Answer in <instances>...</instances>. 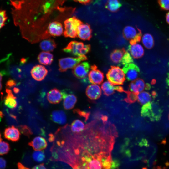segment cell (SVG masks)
<instances>
[{"label":"cell","mask_w":169,"mask_h":169,"mask_svg":"<svg viewBox=\"0 0 169 169\" xmlns=\"http://www.w3.org/2000/svg\"><path fill=\"white\" fill-rule=\"evenodd\" d=\"M90 44H85L82 42L76 41L70 42L63 49V51L75 56L85 55L90 50Z\"/></svg>","instance_id":"cell-1"},{"label":"cell","mask_w":169,"mask_h":169,"mask_svg":"<svg viewBox=\"0 0 169 169\" xmlns=\"http://www.w3.org/2000/svg\"><path fill=\"white\" fill-rule=\"evenodd\" d=\"M83 23L75 16L66 19L64 22V36L65 37L75 38L77 37L78 28Z\"/></svg>","instance_id":"cell-2"},{"label":"cell","mask_w":169,"mask_h":169,"mask_svg":"<svg viewBox=\"0 0 169 169\" xmlns=\"http://www.w3.org/2000/svg\"><path fill=\"white\" fill-rule=\"evenodd\" d=\"M87 59L85 55L77 57H67L59 59L58 60L59 70L60 72H64L68 69L73 68L82 61Z\"/></svg>","instance_id":"cell-3"},{"label":"cell","mask_w":169,"mask_h":169,"mask_svg":"<svg viewBox=\"0 0 169 169\" xmlns=\"http://www.w3.org/2000/svg\"><path fill=\"white\" fill-rule=\"evenodd\" d=\"M106 77L109 81L115 85L122 84L125 79L122 69L116 66H111L107 73Z\"/></svg>","instance_id":"cell-4"},{"label":"cell","mask_w":169,"mask_h":169,"mask_svg":"<svg viewBox=\"0 0 169 169\" xmlns=\"http://www.w3.org/2000/svg\"><path fill=\"white\" fill-rule=\"evenodd\" d=\"M122 34L124 38L129 41L130 44L139 42L142 36L140 29L137 27L135 28L131 26L125 27L123 30Z\"/></svg>","instance_id":"cell-5"},{"label":"cell","mask_w":169,"mask_h":169,"mask_svg":"<svg viewBox=\"0 0 169 169\" xmlns=\"http://www.w3.org/2000/svg\"><path fill=\"white\" fill-rule=\"evenodd\" d=\"M122 70L127 79L131 81L137 79L140 71L138 67L133 63L124 65Z\"/></svg>","instance_id":"cell-6"},{"label":"cell","mask_w":169,"mask_h":169,"mask_svg":"<svg viewBox=\"0 0 169 169\" xmlns=\"http://www.w3.org/2000/svg\"><path fill=\"white\" fill-rule=\"evenodd\" d=\"M90 66L87 62L79 63L72 69V72L74 75L79 79H84L88 74Z\"/></svg>","instance_id":"cell-7"},{"label":"cell","mask_w":169,"mask_h":169,"mask_svg":"<svg viewBox=\"0 0 169 169\" xmlns=\"http://www.w3.org/2000/svg\"><path fill=\"white\" fill-rule=\"evenodd\" d=\"M64 99L63 105L66 110L73 109L77 101V98L75 95L68 90H63L62 91Z\"/></svg>","instance_id":"cell-8"},{"label":"cell","mask_w":169,"mask_h":169,"mask_svg":"<svg viewBox=\"0 0 169 169\" xmlns=\"http://www.w3.org/2000/svg\"><path fill=\"white\" fill-rule=\"evenodd\" d=\"M90 69L88 74V79L90 82L93 84H101L104 79L103 73L98 69L95 65L91 66Z\"/></svg>","instance_id":"cell-9"},{"label":"cell","mask_w":169,"mask_h":169,"mask_svg":"<svg viewBox=\"0 0 169 169\" xmlns=\"http://www.w3.org/2000/svg\"><path fill=\"white\" fill-rule=\"evenodd\" d=\"M48 73L46 68L41 65H37L33 67L30 73L32 78L35 80L40 81L44 80Z\"/></svg>","instance_id":"cell-10"},{"label":"cell","mask_w":169,"mask_h":169,"mask_svg":"<svg viewBox=\"0 0 169 169\" xmlns=\"http://www.w3.org/2000/svg\"><path fill=\"white\" fill-rule=\"evenodd\" d=\"M92 37V30L88 23H83L78 28L77 37L83 40H89Z\"/></svg>","instance_id":"cell-11"},{"label":"cell","mask_w":169,"mask_h":169,"mask_svg":"<svg viewBox=\"0 0 169 169\" xmlns=\"http://www.w3.org/2000/svg\"><path fill=\"white\" fill-rule=\"evenodd\" d=\"M20 135L18 129L13 125L6 128L4 132L5 138L12 142L18 141L20 139Z\"/></svg>","instance_id":"cell-12"},{"label":"cell","mask_w":169,"mask_h":169,"mask_svg":"<svg viewBox=\"0 0 169 169\" xmlns=\"http://www.w3.org/2000/svg\"><path fill=\"white\" fill-rule=\"evenodd\" d=\"M101 88L104 94L107 96L112 95L115 91L120 92L125 91L122 87L114 85L109 81L103 82L101 85Z\"/></svg>","instance_id":"cell-13"},{"label":"cell","mask_w":169,"mask_h":169,"mask_svg":"<svg viewBox=\"0 0 169 169\" xmlns=\"http://www.w3.org/2000/svg\"><path fill=\"white\" fill-rule=\"evenodd\" d=\"M152 109V103L150 102L143 105L141 112V116L148 117L152 121L158 120L160 118L156 115Z\"/></svg>","instance_id":"cell-14"},{"label":"cell","mask_w":169,"mask_h":169,"mask_svg":"<svg viewBox=\"0 0 169 169\" xmlns=\"http://www.w3.org/2000/svg\"><path fill=\"white\" fill-rule=\"evenodd\" d=\"M47 30L50 36H60L64 32L62 23L58 21L50 22L48 25Z\"/></svg>","instance_id":"cell-15"},{"label":"cell","mask_w":169,"mask_h":169,"mask_svg":"<svg viewBox=\"0 0 169 169\" xmlns=\"http://www.w3.org/2000/svg\"><path fill=\"white\" fill-rule=\"evenodd\" d=\"M85 93L89 98L95 100L100 97L101 95V89L100 86L97 84H93L87 87Z\"/></svg>","instance_id":"cell-16"},{"label":"cell","mask_w":169,"mask_h":169,"mask_svg":"<svg viewBox=\"0 0 169 169\" xmlns=\"http://www.w3.org/2000/svg\"><path fill=\"white\" fill-rule=\"evenodd\" d=\"M62 98V92L56 88L51 89L47 94L48 100L51 104L59 103L61 101Z\"/></svg>","instance_id":"cell-17"},{"label":"cell","mask_w":169,"mask_h":169,"mask_svg":"<svg viewBox=\"0 0 169 169\" xmlns=\"http://www.w3.org/2000/svg\"><path fill=\"white\" fill-rule=\"evenodd\" d=\"M28 144L35 151L42 150L45 149L47 146L46 140L41 136L35 137L28 143Z\"/></svg>","instance_id":"cell-18"},{"label":"cell","mask_w":169,"mask_h":169,"mask_svg":"<svg viewBox=\"0 0 169 169\" xmlns=\"http://www.w3.org/2000/svg\"><path fill=\"white\" fill-rule=\"evenodd\" d=\"M146 84L142 79H138L132 81L129 85L131 91L137 94L146 90Z\"/></svg>","instance_id":"cell-19"},{"label":"cell","mask_w":169,"mask_h":169,"mask_svg":"<svg viewBox=\"0 0 169 169\" xmlns=\"http://www.w3.org/2000/svg\"><path fill=\"white\" fill-rule=\"evenodd\" d=\"M128 49L130 54L134 58H140L144 54L143 47L138 43L130 44L128 47Z\"/></svg>","instance_id":"cell-20"},{"label":"cell","mask_w":169,"mask_h":169,"mask_svg":"<svg viewBox=\"0 0 169 169\" xmlns=\"http://www.w3.org/2000/svg\"><path fill=\"white\" fill-rule=\"evenodd\" d=\"M6 92L7 95L4 99V103L5 106L11 109H14L17 105L16 98L13 94L11 90L6 89Z\"/></svg>","instance_id":"cell-21"},{"label":"cell","mask_w":169,"mask_h":169,"mask_svg":"<svg viewBox=\"0 0 169 169\" xmlns=\"http://www.w3.org/2000/svg\"><path fill=\"white\" fill-rule=\"evenodd\" d=\"M51 118L53 121L59 124H64L66 122V114L61 110H56L53 111L51 114Z\"/></svg>","instance_id":"cell-22"},{"label":"cell","mask_w":169,"mask_h":169,"mask_svg":"<svg viewBox=\"0 0 169 169\" xmlns=\"http://www.w3.org/2000/svg\"><path fill=\"white\" fill-rule=\"evenodd\" d=\"M57 44L55 40L52 38H49L41 42L39 47L41 50L47 52H52L56 48Z\"/></svg>","instance_id":"cell-23"},{"label":"cell","mask_w":169,"mask_h":169,"mask_svg":"<svg viewBox=\"0 0 169 169\" xmlns=\"http://www.w3.org/2000/svg\"><path fill=\"white\" fill-rule=\"evenodd\" d=\"M38 60L41 64L45 65H50L53 60V55L48 52H42L38 56Z\"/></svg>","instance_id":"cell-24"},{"label":"cell","mask_w":169,"mask_h":169,"mask_svg":"<svg viewBox=\"0 0 169 169\" xmlns=\"http://www.w3.org/2000/svg\"><path fill=\"white\" fill-rule=\"evenodd\" d=\"M125 51L124 48L117 49L114 50L110 55L111 60L115 64L120 63Z\"/></svg>","instance_id":"cell-25"},{"label":"cell","mask_w":169,"mask_h":169,"mask_svg":"<svg viewBox=\"0 0 169 169\" xmlns=\"http://www.w3.org/2000/svg\"><path fill=\"white\" fill-rule=\"evenodd\" d=\"M121 6L118 0H108L105 7L110 11L115 12L117 11Z\"/></svg>","instance_id":"cell-26"},{"label":"cell","mask_w":169,"mask_h":169,"mask_svg":"<svg viewBox=\"0 0 169 169\" xmlns=\"http://www.w3.org/2000/svg\"><path fill=\"white\" fill-rule=\"evenodd\" d=\"M142 42L144 46L147 49H151L154 46V42L152 36L150 34H145L142 38Z\"/></svg>","instance_id":"cell-27"},{"label":"cell","mask_w":169,"mask_h":169,"mask_svg":"<svg viewBox=\"0 0 169 169\" xmlns=\"http://www.w3.org/2000/svg\"><path fill=\"white\" fill-rule=\"evenodd\" d=\"M138 101L141 105H144L151 100V96L150 93L146 91H142L137 95Z\"/></svg>","instance_id":"cell-28"},{"label":"cell","mask_w":169,"mask_h":169,"mask_svg":"<svg viewBox=\"0 0 169 169\" xmlns=\"http://www.w3.org/2000/svg\"><path fill=\"white\" fill-rule=\"evenodd\" d=\"M85 125L81 120L76 119L74 120L71 124V130L74 133H79L84 130Z\"/></svg>","instance_id":"cell-29"},{"label":"cell","mask_w":169,"mask_h":169,"mask_svg":"<svg viewBox=\"0 0 169 169\" xmlns=\"http://www.w3.org/2000/svg\"><path fill=\"white\" fill-rule=\"evenodd\" d=\"M33 158L36 162H40L44 161L45 156L44 152L40 151H36L33 154Z\"/></svg>","instance_id":"cell-30"},{"label":"cell","mask_w":169,"mask_h":169,"mask_svg":"<svg viewBox=\"0 0 169 169\" xmlns=\"http://www.w3.org/2000/svg\"><path fill=\"white\" fill-rule=\"evenodd\" d=\"M10 149V146L8 143L4 141H0V155L7 154Z\"/></svg>","instance_id":"cell-31"},{"label":"cell","mask_w":169,"mask_h":169,"mask_svg":"<svg viewBox=\"0 0 169 169\" xmlns=\"http://www.w3.org/2000/svg\"><path fill=\"white\" fill-rule=\"evenodd\" d=\"M127 94V97L124 100L129 103H132L136 101L137 99V94L131 91H125Z\"/></svg>","instance_id":"cell-32"},{"label":"cell","mask_w":169,"mask_h":169,"mask_svg":"<svg viewBox=\"0 0 169 169\" xmlns=\"http://www.w3.org/2000/svg\"><path fill=\"white\" fill-rule=\"evenodd\" d=\"M133 61L132 56L129 52L126 51L123 56L120 63L124 65L133 63Z\"/></svg>","instance_id":"cell-33"},{"label":"cell","mask_w":169,"mask_h":169,"mask_svg":"<svg viewBox=\"0 0 169 169\" xmlns=\"http://www.w3.org/2000/svg\"><path fill=\"white\" fill-rule=\"evenodd\" d=\"M7 19L6 12L4 10H0V30L5 25Z\"/></svg>","instance_id":"cell-34"},{"label":"cell","mask_w":169,"mask_h":169,"mask_svg":"<svg viewBox=\"0 0 169 169\" xmlns=\"http://www.w3.org/2000/svg\"><path fill=\"white\" fill-rule=\"evenodd\" d=\"M158 2L161 9L169 10V0H158Z\"/></svg>","instance_id":"cell-35"},{"label":"cell","mask_w":169,"mask_h":169,"mask_svg":"<svg viewBox=\"0 0 169 169\" xmlns=\"http://www.w3.org/2000/svg\"><path fill=\"white\" fill-rule=\"evenodd\" d=\"M19 128L21 132L26 136H29L32 134L30 129L25 125L21 126Z\"/></svg>","instance_id":"cell-36"},{"label":"cell","mask_w":169,"mask_h":169,"mask_svg":"<svg viewBox=\"0 0 169 169\" xmlns=\"http://www.w3.org/2000/svg\"><path fill=\"white\" fill-rule=\"evenodd\" d=\"M75 112L77 113L81 116L84 117L86 119H87L89 116V114L84 111H80L79 110L77 109L74 110Z\"/></svg>","instance_id":"cell-37"},{"label":"cell","mask_w":169,"mask_h":169,"mask_svg":"<svg viewBox=\"0 0 169 169\" xmlns=\"http://www.w3.org/2000/svg\"><path fill=\"white\" fill-rule=\"evenodd\" d=\"M16 83L15 81L13 79H10L8 80L6 83V86L8 88H10L16 85Z\"/></svg>","instance_id":"cell-38"},{"label":"cell","mask_w":169,"mask_h":169,"mask_svg":"<svg viewBox=\"0 0 169 169\" xmlns=\"http://www.w3.org/2000/svg\"><path fill=\"white\" fill-rule=\"evenodd\" d=\"M120 163L118 160H114L112 161L110 168L114 169L117 168L120 166Z\"/></svg>","instance_id":"cell-39"},{"label":"cell","mask_w":169,"mask_h":169,"mask_svg":"<svg viewBox=\"0 0 169 169\" xmlns=\"http://www.w3.org/2000/svg\"><path fill=\"white\" fill-rule=\"evenodd\" d=\"M6 166V160L3 158L0 157V169L5 168Z\"/></svg>","instance_id":"cell-40"},{"label":"cell","mask_w":169,"mask_h":169,"mask_svg":"<svg viewBox=\"0 0 169 169\" xmlns=\"http://www.w3.org/2000/svg\"><path fill=\"white\" fill-rule=\"evenodd\" d=\"M74 1L79 2L81 4L87 5L90 3L92 0H73Z\"/></svg>","instance_id":"cell-41"},{"label":"cell","mask_w":169,"mask_h":169,"mask_svg":"<svg viewBox=\"0 0 169 169\" xmlns=\"http://www.w3.org/2000/svg\"><path fill=\"white\" fill-rule=\"evenodd\" d=\"M33 168L35 169H46V168L44 166V164H41L34 166Z\"/></svg>","instance_id":"cell-42"},{"label":"cell","mask_w":169,"mask_h":169,"mask_svg":"<svg viewBox=\"0 0 169 169\" xmlns=\"http://www.w3.org/2000/svg\"><path fill=\"white\" fill-rule=\"evenodd\" d=\"M18 166L19 169H26L28 168L27 167H25L21 163H18L17 164Z\"/></svg>","instance_id":"cell-43"},{"label":"cell","mask_w":169,"mask_h":169,"mask_svg":"<svg viewBox=\"0 0 169 169\" xmlns=\"http://www.w3.org/2000/svg\"><path fill=\"white\" fill-rule=\"evenodd\" d=\"M3 74L1 72H0V91L2 89V84L1 81L2 79Z\"/></svg>","instance_id":"cell-44"},{"label":"cell","mask_w":169,"mask_h":169,"mask_svg":"<svg viewBox=\"0 0 169 169\" xmlns=\"http://www.w3.org/2000/svg\"><path fill=\"white\" fill-rule=\"evenodd\" d=\"M166 22L169 24V12L166 14Z\"/></svg>","instance_id":"cell-45"},{"label":"cell","mask_w":169,"mask_h":169,"mask_svg":"<svg viewBox=\"0 0 169 169\" xmlns=\"http://www.w3.org/2000/svg\"><path fill=\"white\" fill-rule=\"evenodd\" d=\"M19 89L16 87H14L13 88V91L15 93H18L19 91Z\"/></svg>","instance_id":"cell-46"},{"label":"cell","mask_w":169,"mask_h":169,"mask_svg":"<svg viewBox=\"0 0 169 169\" xmlns=\"http://www.w3.org/2000/svg\"><path fill=\"white\" fill-rule=\"evenodd\" d=\"M151 88L150 84L149 83H146V90H148Z\"/></svg>","instance_id":"cell-47"},{"label":"cell","mask_w":169,"mask_h":169,"mask_svg":"<svg viewBox=\"0 0 169 169\" xmlns=\"http://www.w3.org/2000/svg\"><path fill=\"white\" fill-rule=\"evenodd\" d=\"M151 95L152 97L155 98L157 95V93L155 91H153L152 92Z\"/></svg>","instance_id":"cell-48"},{"label":"cell","mask_w":169,"mask_h":169,"mask_svg":"<svg viewBox=\"0 0 169 169\" xmlns=\"http://www.w3.org/2000/svg\"><path fill=\"white\" fill-rule=\"evenodd\" d=\"M102 119L103 121H106L107 120V116H104L102 117Z\"/></svg>","instance_id":"cell-49"},{"label":"cell","mask_w":169,"mask_h":169,"mask_svg":"<svg viewBox=\"0 0 169 169\" xmlns=\"http://www.w3.org/2000/svg\"><path fill=\"white\" fill-rule=\"evenodd\" d=\"M156 80L155 79H153L152 80L151 82V84H154L156 83Z\"/></svg>","instance_id":"cell-50"},{"label":"cell","mask_w":169,"mask_h":169,"mask_svg":"<svg viewBox=\"0 0 169 169\" xmlns=\"http://www.w3.org/2000/svg\"><path fill=\"white\" fill-rule=\"evenodd\" d=\"M2 140V139L1 138V133H0V141H1Z\"/></svg>","instance_id":"cell-51"},{"label":"cell","mask_w":169,"mask_h":169,"mask_svg":"<svg viewBox=\"0 0 169 169\" xmlns=\"http://www.w3.org/2000/svg\"><path fill=\"white\" fill-rule=\"evenodd\" d=\"M168 79H169V72L168 73Z\"/></svg>","instance_id":"cell-52"},{"label":"cell","mask_w":169,"mask_h":169,"mask_svg":"<svg viewBox=\"0 0 169 169\" xmlns=\"http://www.w3.org/2000/svg\"></svg>","instance_id":"cell-53"}]
</instances>
